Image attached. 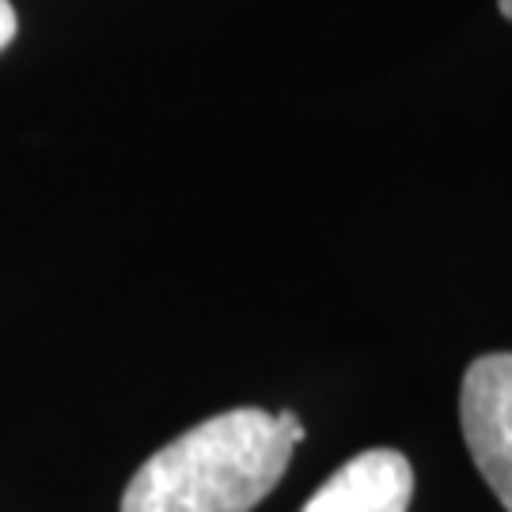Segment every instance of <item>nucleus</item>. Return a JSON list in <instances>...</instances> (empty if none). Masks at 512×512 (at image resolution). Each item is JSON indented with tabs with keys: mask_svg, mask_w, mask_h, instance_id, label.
I'll list each match as a JSON object with an SVG mask.
<instances>
[{
	"mask_svg": "<svg viewBox=\"0 0 512 512\" xmlns=\"http://www.w3.org/2000/svg\"><path fill=\"white\" fill-rule=\"evenodd\" d=\"M274 418H277V425H281V429L289 433V440H293V444H300V440L308 437V429H304V421L296 418L293 410H277Z\"/></svg>",
	"mask_w": 512,
	"mask_h": 512,
	"instance_id": "nucleus-5",
	"label": "nucleus"
},
{
	"mask_svg": "<svg viewBox=\"0 0 512 512\" xmlns=\"http://www.w3.org/2000/svg\"><path fill=\"white\" fill-rule=\"evenodd\" d=\"M293 448L274 414L224 410L145 459L122 512H251L281 482Z\"/></svg>",
	"mask_w": 512,
	"mask_h": 512,
	"instance_id": "nucleus-1",
	"label": "nucleus"
},
{
	"mask_svg": "<svg viewBox=\"0 0 512 512\" xmlns=\"http://www.w3.org/2000/svg\"><path fill=\"white\" fill-rule=\"evenodd\" d=\"M414 497V467L395 448H368L342 463L300 512H406Z\"/></svg>",
	"mask_w": 512,
	"mask_h": 512,
	"instance_id": "nucleus-3",
	"label": "nucleus"
},
{
	"mask_svg": "<svg viewBox=\"0 0 512 512\" xmlns=\"http://www.w3.org/2000/svg\"><path fill=\"white\" fill-rule=\"evenodd\" d=\"M16 27H19V19H16V8H12V0H0V50L16 38Z\"/></svg>",
	"mask_w": 512,
	"mask_h": 512,
	"instance_id": "nucleus-4",
	"label": "nucleus"
},
{
	"mask_svg": "<svg viewBox=\"0 0 512 512\" xmlns=\"http://www.w3.org/2000/svg\"><path fill=\"white\" fill-rule=\"evenodd\" d=\"M459 425L486 486L512 512V353H486L467 368Z\"/></svg>",
	"mask_w": 512,
	"mask_h": 512,
	"instance_id": "nucleus-2",
	"label": "nucleus"
},
{
	"mask_svg": "<svg viewBox=\"0 0 512 512\" xmlns=\"http://www.w3.org/2000/svg\"><path fill=\"white\" fill-rule=\"evenodd\" d=\"M501 16L512 19V0H501Z\"/></svg>",
	"mask_w": 512,
	"mask_h": 512,
	"instance_id": "nucleus-6",
	"label": "nucleus"
}]
</instances>
